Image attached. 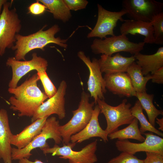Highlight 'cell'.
<instances>
[{"instance_id": "cell-1", "label": "cell", "mask_w": 163, "mask_h": 163, "mask_svg": "<svg viewBox=\"0 0 163 163\" xmlns=\"http://www.w3.org/2000/svg\"><path fill=\"white\" fill-rule=\"evenodd\" d=\"M40 78L35 74L14 88H8V92L14 95L8 100L10 108L18 112L19 117H32L34 112L48 98L38 87Z\"/></svg>"}, {"instance_id": "cell-2", "label": "cell", "mask_w": 163, "mask_h": 163, "mask_svg": "<svg viewBox=\"0 0 163 163\" xmlns=\"http://www.w3.org/2000/svg\"><path fill=\"white\" fill-rule=\"evenodd\" d=\"M45 25L36 32L27 35L19 34L16 35L15 45L11 48L15 51L14 57L18 60H26L25 56L30 51L37 49L44 50V47L48 44L53 43L64 48H66L68 39L56 37L55 35L60 30L57 24H54L48 29L43 30Z\"/></svg>"}, {"instance_id": "cell-3", "label": "cell", "mask_w": 163, "mask_h": 163, "mask_svg": "<svg viewBox=\"0 0 163 163\" xmlns=\"http://www.w3.org/2000/svg\"><path fill=\"white\" fill-rule=\"evenodd\" d=\"M59 121L56 117L48 118L40 133L37 136L26 146L21 149L12 148L11 154L12 160H19L23 158L29 159L32 155L33 150L40 148V149L50 147L46 141L52 139L55 144L58 145L62 142V139L59 130Z\"/></svg>"}, {"instance_id": "cell-4", "label": "cell", "mask_w": 163, "mask_h": 163, "mask_svg": "<svg viewBox=\"0 0 163 163\" xmlns=\"http://www.w3.org/2000/svg\"><path fill=\"white\" fill-rule=\"evenodd\" d=\"M89 94L83 91L78 108L72 112L73 115L66 123L60 125L59 131L63 144L70 143L71 136L82 130L89 122L92 115L94 102H89Z\"/></svg>"}, {"instance_id": "cell-5", "label": "cell", "mask_w": 163, "mask_h": 163, "mask_svg": "<svg viewBox=\"0 0 163 163\" xmlns=\"http://www.w3.org/2000/svg\"><path fill=\"white\" fill-rule=\"evenodd\" d=\"M11 3L7 2L3 5L0 16V56H3L7 48L14 45L15 36L20 32L21 25L16 9L10 10Z\"/></svg>"}, {"instance_id": "cell-6", "label": "cell", "mask_w": 163, "mask_h": 163, "mask_svg": "<svg viewBox=\"0 0 163 163\" xmlns=\"http://www.w3.org/2000/svg\"><path fill=\"white\" fill-rule=\"evenodd\" d=\"M143 42L135 43L130 41L126 35H115L104 39H94L91 46L92 52L96 54L112 56L115 53L124 52L134 55L143 49Z\"/></svg>"}, {"instance_id": "cell-7", "label": "cell", "mask_w": 163, "mask_h": 163, "mask_svg": "<svg viewBox=\"0 0 163 163\" xmlns=\"http://www.w3.org/2000/svg\"><path fill=\"white\" fill-rule=\"evenodd\" d=\"M97 142L95 140L88 144L78 151H73L72 148L76 143H69L63 144L62 147L55 144L52 147L41 149L43 153L46 155L51 154L52 156H60L59 158L68 159L69 163H95L97 158L95 154L97 148Z\"/></svg>"}, {"instance_id": "cell-8", "label": "cell", "mask_w": 163, "mask_h": 163, "mask_svg": "<svg viewBox=\"0 0 163 163\" xmlns=\"http://www.w3.org/2000/svg\"><path fill=\"white\" fill-rule=\"evenodd\" d=\"M127 101L124 99L118 105L113 106L104 100H97V104L106 120L107 126L105 130L108 135L118 130L121 126L129 124L134 118L131 112V104Z\"/></svg>"}, {"instance_id": "cell-9", "label": "cell", "mask_w": 163, "mask_h": 163, "mask_svg": "<svg viewBox=\"0 0 163 163\" xmlns=\"http://www.w3.org/2000/svg\"><path fill=\"white\" fill-rule=\"evenodd\" d=\"M122 5L130 19L146 22L163 12V3L154 0H123Z\"/></svg>"}, {"instance_id": "cell-10", "label": "cell", "mask_w": 163, "mask_h": 163, "mask_svg": "<svg viewBox=\"0 0 163 163\" xmlns=\"http://www.w3.org/2000/svg\"><path fill=\"white\" fill-rule=\"evenodd\" d=\"M98 16L96 24L91 31L87 35L89 38L97 37L103 39L108 35L115 36L113 30L117 22L124 21L123 16L126 11L123 8L118 11H111L105 9L100 5L97 4Z\"/></svg>"}, {"instance_id": "cell-11", "label": "cell", "mask_w": 163, "mask_h": 163, "mask_svg": "<svg viewBox=\"0 0 163 163\" xmlns=\"http://www.w3.org/2000/svg\"><path fill=\"white\" fill-rule=\"evenodd\" d=\"M32 56V59L28 61L18 60L14 57L8 58L6 65L11 67L12 70V77L8 84L9 88H16L22 77L32 70H36L37 72L46 71L48 66L47 60L38 56L36 53H33Z\"/></svg>"}, {"instance_id": "cell-12", "label": "cell", "mask_w": 163, "mask_h": 163, "mask_svg": "<svg viewBox=\"0 0 163 163\" xmlns=\"http://www.w3.org/2000/svg\"><path fill=\"white\" fill-rule=\"evenodd\" d=\"M77 56L88 68L89 75L87 82L88 90L90 93V97L94 100L97 104L98 99L104 100V94L107 91L105 82L102 76L98 59L94 58L91 61L89 57L82 51H79Z\"/></svg>"}, {"instance_id": "cell-13", "label": "cell", "mask_w": 163, "mask_h": 163, "mask_svg": "<svg viewBox=\"0 0 163 163\" xmlns=\"http://www.w3.org/2000/svg\"><path fill=\"white\" fill-rule=\"evenodd\" d=\"M67 84L64 80L60 83L56 94L40 105L34 112L31 122L37 119L48 117L53 114L62 120L66 117L65 98Z\"/></svg>"}, {"instance_id": "cell-14", "label": "cell", "mask_w": 163, "mask_h": 163, "mask_svg": "<svg viewBox=\"0 0 163 163\" xmlns=\"http://www.w3.org/2000/svg\"><path fill=\"white\" fill-rule=\"evenodd\" d=\"M144 141L140 143L130 142L128 139L118 140L115 143L117 149L134 155L141 152H155L163 154V139L151 133H144Z\"/></svg>"}, {"instance_id": "cell-15", "label": "cell", "mask_w": 163, "mask_h": 163, "mask_svg": "<svg viewBox=\"0 0 163 163\" xmlns=\"http://www.w3.org/2000/svg\"><path fill=\"white\" fill-rule=\"evenodd\" d=\"M103 78L106 89L113 94L120 97H136V92L126 73L105 74Z\"/></svg>"}, {"instance_id": "cell-16", "label": "cell", "mask_w": 163, "mask_h": 163, "mask_svg": "<svg viewBox=\"0 0 163 163\" xmlns=\"http://www.w3.org/2000/svg\"><path fill=\"white\" fill-rule=\"evenodd\" d=\"M100 109L97 104L94 108L91 117L86 126L78 133L73 135L70 141L73 143H80L91 138L98 137L105 142L108 141V134L101 127L98 121Z\"/></svg>"}, {"instance_id": "cell-17", "label": "cell", "mask_w": 163, "mask_h": 163, "mask_svg": "<svg viewBox=\"0 0 163 163\" xmlns=\"http://www.w3.org/2000/svg\"><path fill=\"white\" fill-rule=\"evenodd\" d=\"M135 60L133 56L125 57L117 53L113 56L102 54L98 62L101 72L108 74L126 72Z\"/></svg>"}, {"instance_id": "cell-18", "label": "cell", "mask_w": 163, "mask_h": 163, "mask_svg": "<svg viewBox=\"0 0 163 163\" xmlns=\"http://www.w3.org/2000/svg\"><path fill=\"white\" fill-rule=\"evenodd\" d=\"M12 133L10 129L7 111L0 110V159L4 163H12L11 139Z\"/></svg>"}, {"instance_id": "cell-19", "label": "cell", "mask_w": 163, "mask_h": 163, "mask_svg": "<svg viewBox=\"0 0 163 163\" xmlns=\"http://www.w3.org/2000/svg\"><path fill=\"white\" fill-rule=\"evenodd\" d=\"M120 27L121 34L126 35L136 34L143 36L145 43H154L153 26L151 22H146L132 19L124 20Z\"/></svg>"}, {"instance_id": "cell-20", "label": "cell", "mask_w": 163, "mask_h": 163, "mask_svg": "<svg viewBox=\"0 0 163 163\" xmlns=\"http://www.w3.org/2000/svg\"><path fill=\"white\" fill-rule=\"evenodd\" d=\"M48 117L37 119L18 134H13L11 139V145L16 146L18 149H21L26 146L40 133Z\"/></svg>"}, {"instance_id": "cell-21", "label": "cell", "mask_w": 163, "mask_h": 163, "mask_svg": "<svg viewBox=\"0 0 163 163\" xmlns=\"http://www.w3.org/2000/svg\"><path fill=\"white\" fill-rule=\"evenodd\" d=\"M136 63L142 69L143 75L150 73L152 75L160 68L163 67V47L159 48L156 52L152 54L146 55L140 52L133 55Z\"/></svg>"}, {"instance_id": "cell-22", "label": "cell", "mask_w": 163, "mask_h": 163, "mask_svg": "<svg viewBox=\"0 0 163 163\" xmlns=\"http://www.w3.org/2000/svg\"><path fill=\"white\" fill-rule=\"evenodd\" d=\"M126 72L136 93L146 91V85L148 81L151 79V75L149 74L144 76L142 74L141 68L135 62L129 66Z\"/></svg>"}, {"instance_id": "cell-23", "label": "cell", "mask_w": 163, "mask_h": 163, "mask_svg": "<svg viewBox=\"0 0 163 163\" xmlns=\"http://www.w3.org/2000/svg\"><path fill=\"white\" fill-rule=\"evenodd\" d=\"M52 13L54 19L65 23L72 17L70 10L64 0H38Z\"/></svg>"}, {"instance_id": "cell-24", "label": "cell", "mask_w": 163, "mask_h": 163, "mask_svg": "<svg viewBox=\"0 0 163 163\" xmlns=\"http://www.w3.org/2000/svg\"><path fill=\"white\" fill-rule=\"evenodd\" d=\"M125 128L114 132L108 136L110 139H118L125 140L132 139L141 142L144 141L145 138L141 133L138 126V121L134 118L132 122Z\"/></svg>"}, {"instance_id": "cell-25", "label": "cell", "mask_w": 163, "mask_h": 163, "mask_svg": "<svg viewBox=\"0 0 163 163\" xmlns=\"http://www.w3.org/2000/svg\"><path fill=\"white\" fill-rule=\"evenodd\" d=\"M143 109L146 111L149 121L154 126H155L156 119L160 115H163L162 110L157 109L153 103L154 95L147 94L146 91L136 93V97Z\"/></svg>"}, {"instance_id": "cell-26", "label": "cell", "mask_w": 163, "mask_h": 163, "mask_svg": "<svg viewBox=\"0 0 163 163\" xmlns=\"http://www.w3.org/2000/svg\"><path fill=\"white\" fill-rule=\"evenodd\" d=\"M143 110L141 104L138 100L136 101L133 107L131 108L132 115L136 118L140 123V127L139 129L141 133L142 134H143L146 132L148 131L155 133L163 137V133L157 129L150 123L144 114Z\"/></svg>"}, {"instance_id": "cell-27", "label": "cell", "mask_w": 163, "mask_h": 163, "mask_svg": "<svg viewBox=\"0 0 163 163\" xmlns=\"http://www.w3.org/2000/svg\"><path fill=\"white\" fill-rule=\"evenodd\" d=\"M153 28L154 43L163 44V12L154 16L150 22Z\"/></svg>"}, {"instance_id": "cell-28", "label": "cell", "mask_w": 163, "mask_h": 163, "mask_svg": "<svg viewBox=\"0 0 163 163\" xmlns=\"http://www.w3.org/2000/svg\"><path fill=\"white\" fill-rule=\"evenodd\" d=\"M37 74L43 85L45 94L49 98L53 96L57 89L49 77L46 71L37 72Z\"/></svg>"}, {"instance_id": "cell-29", "label": "cell", "mask_w": 163, "mask_h": 163, "mask_svg": "<svg viewBox=\"0 0 163 163\" xmlns=\"http://www.w3.org/2000/svg\"><path fill=\"white\" fill-rule=\"evenodd\" d=\"M107 163H143V160L139 159L134 155L121 152L118 156L111 159Z\"/></svg>"}, {"instance_id": "cell-30", "label": "cell", "mask_w": 163, "mask_h": 163, "mask_svg": "<svg viewBox=\"0 0 163 163\" xmlns=\"http://www.w3.org/2000/svg\"><path fill=\"white\" fill-rule=\"evenodd\" d=\"M69 9L77 11L85 8L88 2L86 0H64Z\"/></svg>"}, {"instance_id": "cell-31", "label": "cell", "mask_w": 163, "mask_h": 163, "mask_svg": "<svg viewBox=\"0 0 163 163\" xmlns=\"http://www.w3.org/2000/svg\"><path fill=\"white\" fill-rule=\"evenodd\" d=\"M146 157L143 163H163V154L155 152H145Z\"/></svg>"}, {"instance_id": "cell-32", "label": "cell", "mask_w": 163, "mask_h": 163, "mask_svg": "<svg viewBox=\"0 0 163 163\" xmlns=\"http://www.w3.org/2000/svg\"><path fill=\"white\" fill-rule=\"evenodd\" d=\"M46 7L37 0L32 3L28 7V13L34 15H39L43 14L46 10Z\"/></svg>"}, {"instance_id": "cell-33", "label": "cell", "mask_w": 163, "mask_h": 163, "mask_svg": "<svg viewBox=\"0 0 163 163\" xmlns=\"http://www.w3.org/2000/svg\"><path fill=\"white\" fill-rule=\"evenodd\" d=\"M152 75V82L158 84H163V67H162Z\"/></svg>"}, {"instance_id": "cell-34", "label": "cell", "mask_w": 163, "mask_h": 163, "mask_svg": "<svg viewBox=\"0 0 163 163\" xmlns=\"http://www.w3.org/2000/svg\"><path fill=\"white\" fill-rule=\"evenodd\" d=\"M18 163H44L41 161L37 159H35L34 161L30 160L29 159L24 158L19 160Z\"/></svg>"}, {"instance_id": "cell-35", "label": "cell", "mask_w": 163, "mask_h": 163, "mask_svg": "<svg viewBox=\"0 0 163 163\" xmlns=\"http://www.w3.org/2000/svg\"><path fill=\"white\" fill-rule=\"evenodd\" d=\"M155 122L158 124L159 127L158 129L162 131H163V118H157L156 119Z\"/></svg>"}, {"instance_id": "cell-36", "label": "cell", "mask_w": 163, "mask_h": 163, "mask_svg": "<svg viewBox=\"0 0 163 163\" xmlns=\"http://www.w3.org/2000/svg\"><path fill=\"white\" fill-rule=\"evenodd\" d=\"M7 2V0H0V16L2 13L1 9L2 7Z\"/></svg>"}, {"instance_id": "cell-37", "label": "cell", "mask_w": 163, "mask_h": 163, "mask_svg": "<svg viewBox=\"0 0 163 163\" xmlns=\"http://www.w3.org/2000/svg\"><path fill=\"white\" fill-rule=\"evenodd\" d=\"M0 97H1V96H0Z\"/></svg>"}]
</instances>
